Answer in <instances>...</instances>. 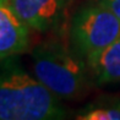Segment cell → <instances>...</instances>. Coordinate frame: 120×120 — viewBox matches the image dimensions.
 <instances>
[{
    "label": "cell",
    "mask_w": 120,
    "mask_h": 120,
    "mask_svg": "<svg viewBox=\"0 0 120 120\" xmlns=\"http://www.w3.org/2000/svg\"><path fill=\"white\" fill-rule=\"evenodd\" d=\"M66 118L60 98L9 58L0 61V120Z\"/></svg>",
    "instance_id": "cell-1"
},
{
    "label": "cell",
    "mask_w": 120,
    "mask_h": 120,
    "mask_svg": "<svg viewBox=\"0 0 120 120\" xmlns=\"http://www.w3.org/2000/svg\"><path fill=\"white\" fill-rule=\"evenodd\" d=\"M33 74L64 101L85 97L90 90V68L77 53L74 54L59 41H44L32 49Z\"/></svg>",
    "instance_id": "cell-2"
},
{
    "label": "cell",
    "mask_w": 120,
    "mask_h": 120,
    "mask_svg": "<svg viewBox=\"0 0 120 120\" xmlns=\"http://www.w3.org/2000/svg\"><path fill=\"white\" fill-rule=\"evenodd\" d=\"M119 37V19L96 0L82 5L72 16L70 38L76 53L86 63Z\"/></svg>",
    "instance_id": "cell-3"
},
{
    "label": "cell",
    "mask_w": 120,
    "mask_h": 120,
    "mask_svg": "<svg viewBox=\"0 0 120 120\" xmlns=\"http://www.w3.org/2000/svg\"><path fill=\"white\" fill-rule=\"evenodd\" d=\"M20 19L31 31L45 33L55 30L65 17L71 0H10Z\"/></svg>",
    "instance_id": "cell-4"
},
{
    "label": "cell",
    "mask_w": 120,
    "mask_h": 120,
    "mask_svg": "<svg viewBox=\"0 0 120 120\" xmlns=\"http://www.w3.org/2000/svg\"><path fill=\"white\" fill-rule=\"evenodd\" d=\"M30 27L16 14L10 0H0V61L28 50Z\"/></svg>",
    "instance_id": "cell-5"
},
{
    "label": "cell",
    "mask_w": 120,
    "mask_h": 120,
    "mask_svg": "<svg viewBox=\"0 0 120 120\" xmlns=\"http://www.w3.org/2000/svg\"><path fill=\"white\" fill-rule=\"evenodd\" d=\"M97 85L120 82V37L87 60Z\"/></svg>",
    "instance_id": "cell-6"
},
{
    "label": "cell",
    "mask_w": 120,
    "mask_h": 120,
    "mask_svg": "<svg viewBox=\"0 0 120 120\" xmlns=\"http://www.w3.org/2000/svg\"><path fill=\"white\" fill-rule=\"evenodd\" d=\"M77 119L81 120H120V105L98 107L81 113Z\"/></svg>",
    "instance_id": "cell-7"
},
{
    "label": "cell",
    "mask_w": 120,
    "mask_h": 120,
    "mask_svg": "<svg viewBox=\"0 0 120 120\" xmlns=\"http://www.w3.org/2000/svg\"><path fill=\"white\" fill-rule=\"evenodd\" d=\"M103 6H105L109 11H112L120 21V0H96Z\"/></svg>",
    "instance_id": "cell-8"
},
{
    "label": "cell",
    "mask_w": 120,
    "mask_h": 120,
    "mask_svg": "<svg viewBox=\"0 0 120 120\" xmlns=\"http://www.w3.org/2000/svg\"><path fill=\"white\" fill-rule=\"evenodd\" d=\"M118 104H119V105H120V102H119V103H118Z\"/></svg>",
    "instance_id": "cell-9"
}]
</instances>
